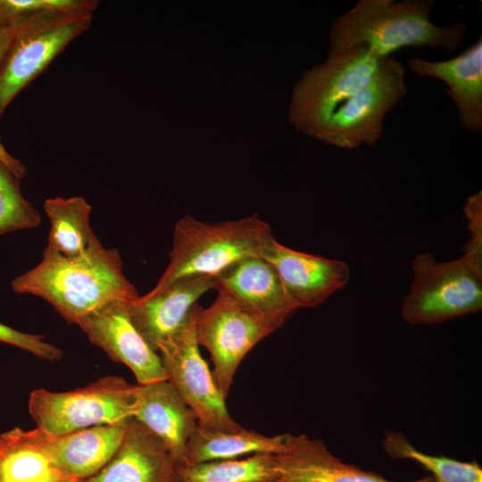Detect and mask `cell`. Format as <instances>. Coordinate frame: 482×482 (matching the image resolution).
Masks as SVG:
<instances>
[{
  "label": "cell",
  "instance_id": "obj_26",
  "mask_svg": "<svg viewBox=\"0 0 482 482\" xmlns=\"http://www.w3.org/2000/svg\"><path fill=\"white\" fill-rule=\"evenodd\" d=\"M96 0H0V19L13 24L22 18L46 11H96Z\"/></svg>",
  "mask_w": 482,
  "mask_h": 482
},
{
  "label": "cell",
  "instance_id": "obj_3",
  "mask_svg": "<svg viewBox=\"0 0 482 482\" xmlns=\"http://www.w3.org/2000/svg\"><path fill=\"white\" fill-rule=\"evenodd\" d=\"M273 238L257 214L213 224L186 215L176 222L169 264L154 288L187 277H216L241 260L262 256Z\"/></svg>",
  "mask_w": 482,
  "mask_h": 482
},
{
  "label": "cell",
  "instance_id": "obj_16",
  "mask_svg": "<svg viewBox=\"0 0 482 482\" xmlns=\"http://www.w3.org/2000/svg\"><path fill=\"white\" fill-rule=\"evenodd\" d=\"M278 482H395L341 461L322 441L287 434L284 450L276 454ZM408 482H435L426 477Z\"/></svg>",
  "mask_w": 482,
  "mask_h": 482
},
{
  "label": "cell",
  "instance_id": "obj_20",
  "mask_svg": "<svg viewBox=\"0 0 482 482\" xmlns=\"http://www.w3.org/2000/svg\"><path fill=\"white\" fill-rule=\"evenodd\" d=\"M0 482H85L54 466L38 428H14L0 434Z\"/></svg>",
  "mask_w": 482,
  "mask_h": 482
},
{
  "label": "cell",
  "instance_id": "obj_18",
  "mask_svg": "<svg viewBox=\"0 0 482 482\" xmlns=\"http://www.w3.org/2000/svg\"><path fill=\"white\" fill-rule=\"evenodd\" d=\"M128 422L94 426L60 436L39 429L42 446L59 470L77 479H87L113 457Z\"/></svg>",
  "mask_w": 482,
  "mask_h": 482
},
{
  "label": "cell",
  "instance_id": "obj_9",
  "mask_svg": "<svg viewBox=\"0 0 482 482\" xmlns=\"http://www.w3.org/2000/svg\"><path fill=\"white\" fill-rule=\"evenodd\" d=\"M217 296L195 320L197 344L207 349L213 363V378L227 398L237 370L251 349L274 332L262 317L229 292L218 287Z\"/></svg>",
  "mask_w": 482,
  "mask_h": 482
},
{
  "label": "cell",
  "instance_id": "obj_5",
  "mask_svg": "<svg viewBox=\"0 0 482 482\" xmlns=\"http://www.w3.org/2000/svg\"><path fill=\"white\" fill-rule=\"evenodd\" d=\"M94 12L46 11L15 22L0 66V120L16 96L90 28Z\"/></svg>",
  "mask_w": 482,
  "mask_h": 482
},
{
  "label": "cell",
  "instance_id": "obj_25",
  "mask_svg": "<svg viewBox=\"0 0 482 482\" xmlns=\"http://www.w3.org/2000/svg\"><path fill=\"white\" fill-rule=\"evenodd\" d=\"M20 179L0 161V235L37 227L39 212L22 195Z\"/></svg>",
  "mask_w": 482,
  "mask_h": 482
},
{
  "label": "cell",
  "instance_id": "obj_21",
  "mask_svg": "<svg viewBox=\"0 0 482 482\" xmlns=\"http://www.w3.org/2000/svg\"><path fill=\"white\" fill-rule=\"evenodd\" d=\"M287 434L264 436L242 426L233 430H209L198 425L189 437L183 464L237 459L252 454H278L285 447Z\"/></svg>",
  "mask_w": 482,
  "mask_h": 482
},
{
  "label": "cell",
  "instance_id": "obj_8",
  "mask_svg": "<svg viewBox=\"0 0 482 482\" xmlns=\"http://www.w3.org/2000/svg\"><path fill=\"white\" fill-rule=\"evenodd\" d=\"M404 78L402 62L392 55L384 57L372 79L342 103L312 137L339 148L373 145L382 135L386 114L407 94Z\"/></svg>",
  "mask_w": 482,
  "mask_h": 482
},
{
  "label": "cell",
  "instance_id": "obj_1",
  "mask_svg": "<svg viewBox=\"0 0 482 482\" xmlns=\"http://www.w3.org/2000/svg\"><path fill=\"white\" fill-rule=\"evenodd\" d=\"M11 287L44 299L74 324L111 303L138 297L123 273L119 252L101 242L75 257L45 248L39 263L13 278Z\"/></svg>",
  "mask_w": 482,
  "mask_h": 482
},
{
  "label": "cell",
  "instance_id": "obj_27",
  "mask_svg": "<svg viewBox=\"0 0 482 482\" xmlns=\"http://www.w3.org/2000/svg\"><path fill=\"white\" fill-rule=\"evenodd\" d=\"M0 342L24 350L40 359L54 362L62 358L60 348L42 335L24 333L0 322Z\"/></svg>",
  "mask_w": 482,
  "mask_h": 482
},
{
  "label": "cell",
  "instance_id": "obj_19",
  "mask_svg": "<svg viewBox=\"0 0 482 482\" xmlns=\"http://www.w3.org/2000/svg\"><path fill=\"white\" fill-rule=\"evenodd\" d=\"M133 419L155 435L183 464L197 419L168 380L137 386Z\"/></svg>",
  "mask_w": 482,
  "mask_h": 482
},
{
  "label": "cell",
  "instance_id": "obj_12",
  "mask_svg": "<svg viewBox=\"0 0 482 482\" xmlns=\"http://www.w3.org/2000/svg\"><path fill=\"white\" fill-rule=\"evenodd\" d=\"M128 302L111 303L77 325L88 340L115 362L126 365L137 384L167 380L158 353L145 342L130 320Z\"/></svg>",
  "mask_w": 482,
  "mask_h": 482
},
{
  "label": "cell",
  "instance_id": "obj_29",
  "mask_svg": "<svg viewBox=\"0 0 482 482\" xmlns=\"http://www.w3.org/2000/svg\"><path fill=\"white\" fill-rule=\"evenodd\" d=\"M0 161L6 165L20 179L26 176V167L20 159L12 155L4 147L0 137Z\"/></svg>",
  "mask_w": 482,
  "mask_h": 482
},
{
  "label": "cell",
  "instance_id": "obj_2",
  "mask_svg": "<svg viewBox=\"0 0 482 482\" xmlns=\"http://www.w3.org/2000/svg\"><path fill=\"white\" fill-rule=\"evenodd\" d=\"M434 1L360 0L336 18L328 35V54L363 46L378 57L404 47H439L453 51L461 42L466 25L438 27L430 21Z\"/></svg>",
  "mask_w": 482,
  "mask_h": 482
},
{
  "label": "cell",
  "instance_id": "obj_13",
  "mask_svg": "<svg viewBox=\"0 0 482 482\" xmlns=\"http://www.w3.org/2000/svg\"><path fill=\"white\" fill-rule=\"evenodd\" d=\"M262 257L272 265L297 309L321 305L350 278L345 262L296 251L275 238Z\"/></svg>",
  "mask_w": 482,
  "mask_h": 482
},
{
  "label": "cell",
  "instance_id": "obj_17",
  "mask_svg": "<svg viewBox=\"0 0 482 482\" xmlns=\"http://www.w3.org/2000/svg\"><path fill=\"white\" fill-rule=\"evenodd\" d=\"M407 67L422 77H432L444 81L446 92L458 109L461 126L470 132L482 130V40L481 37L459 55L445 60L430 62L423 58H411Z\"/></svg>",
  "mask_w": 482,
  "mask_h": 482
},
{
  "label": "cell",
  "instance_id": "obj_4",
  "mask_svg": "<svg viewBox=\"0 0 482 482\" xmlns=\"http://www.w3.org/2000/svg\"><path fill=\"white\" fill-rule=\"evenodd\" d=\"M413 280L401 314L412 325L440 323L482 308V251L464 249L461 257L439 262L432 253L412 262Z\"/></svg>",
  "mask_w": 482,
  "mask_h": 482
},
{
  "label": "cell",
  "instance_id": "obj_30",
  "mask_svg": "<svg viewBox=\"0 0 482 482\" xmlns=\"http://www.w3.org/2000/svg\"><path fill=\"white\" fill-rule=\"evenodd\" d=\"M14 25L15 23L9 24L0 19V66L11 43Z\"/></svg>",
  "mask_w": 482,
  "mask_h": 482
},
{
  "label": "cell",
  "instance_id": "obj_7",
  "mask_svg": "<svg viewBox=\"0 0 482 482\" xmlns=\"http://www.w3.org/2000/svg\"><path fill=\"white\" fill-rule=\"evenodd\" d=\"M383 58L363 46L328 55L295 85L289 108L292 124L312 137L342 103L372 79Z\"/></svg>",
  "mask_w": 482,
  "mask_h": 482
},
{
  "label": "cell",
  "instance_id": "obj_15",
  "mask_svg": "<svg viewBox=\"0 0 482 482\" xmlns=\"http://www.w3.org/2000/svg\"><path fill=\"white\" fill-rule=\"evenodd\" d=\"M217 287L229 292L277 330L297 309L272 267L262 256L241 260L220 272Z\"/></svg>",
  "mask_w": 482,
  "mask_h": 482
},
{
  "label": "cell",
  "instance_id": "obj_22",
  "mask_svg": "<svg viewBox=\"0 0 482 482\" xmlns=\"http://www.w3.org/2000/svg\"><path fill=\"white\" fill-rule=\"evenodd\" d=\"M43 207L50 220L45 248L65 257H75L100 242L90 224L92 207L84 197L47 198Z\"/></svg>",
  "mask_w": 482,
  "mask_h": 482
},
{
  "label": "cell",
  "instance_id": "obj_11",
  "mask_svg": "<svg viewBox=\"0 0 482 482\" xmlns=\"http://www.w3.org/2000/svg\"><path fill=\"white\" fill-rule=\"evenodd\" d=\"M217 278L210 275L178 279L128 302L131 322L149 345L159 348L175 336L191 316L199 298L216 289Z\"/></svg>",
  "mask_w": 482,
  "mask_h": 482
},
{
  "label": "cell",
  "instance_id": "obj_24",
  "mask_svg": "<svg viewBox=\"0 0 482 482\" xmlns=\"http://www.w3.org/2000/svg\"><path fill=\"white\" fill-rule=\"evenodd\" d=\"M382 445L393 459L411 460L420 464L431 473L435 482H482V469L477 462L425 453L400 432L387 431Z\"/></svg>",
  "mask_w": 482,
  "mask_h": 482
},
{
  "label": "cell",
  "instance_id": "obj_14",
  "mask_svg": "<svg viewBox=\"0 0 482 482\" xmlns=\"http://www.w3.org/2000/svg\"><path fill=\"white\" fill-rule=\"evenodd\" d=\"M180 464L155 435L132 418L113 457L85 482H179Z\"/></svg>",
  "mask_w": 482,
  "mask_h": 482
},
{
  "label": "cell",
  "instance_id": "obj_6",
  "mask_svg": "<svg viewBox=\"0 0 482 482\" xmlns=\"http://www.w3.org/2000/svg\"><path fill=\"white\" fill-rule=\"evenodd\" d=\"M137 386L122 377L106 376L74 390L30 393L29 412L41 431L60 436L133 418Z\"/></svg>",
  "mask_w": 482,
  "mask_h": 482
},
{
  "label": "cell",
  "instance_id": "obj_23",
  "mask_svg": "<svg viewBox=\"0 0 482 482\" xmlns=\"http://www.w3.org/2000/svg\"><path fill=\"white\" fill-rule=\"evenodd\" d=\"M276 454L180 464L179 482H278Z\"/></svg>",
  "mask_w": 482,
  "mask_h": 482
},
{
  "label": "cell",
  "instance_id": "obj_10",
  "mask_svg": "<svg viewBox=\"0 0 482 482\" xmlns=\"http://www.w3.org/2000/svg\"><path fill=\"white\" fill-rule=\"evenodd\" d=\"M196 305L182 328L158 350L167 380L191 408L200 428L233 430L240 428L229 415L226 397L220 391L195 338Z\"/></svg>",
  "mask_w": 482,
  "mask_h": 482
},
{
  "label": "cell",
  "instance_id": "obj_28",
  "mask_svg": "<svg viewBox=\"0 0 482 482\" xmlns=\"http://www.w3.org/2000/svg\"><path fill=\"white\" fill-rule=\"evenodd\" d=\"M470 238L467 247L482 250V195L481 191L469 197L464 207Z\"/></svg>",
  "mask_w": 482,
  "mask_h": 482
}]
</instances>
